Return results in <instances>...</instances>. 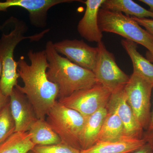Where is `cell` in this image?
<instances>
[{"label": "cell", "instance_id": "2e32d148", "mask_svg": "<svg viewBox=\"0 0 153 153\" xmlns=\"http://www.w3.org/2000/svg\"><path fill=\"white\" fill-rule=\"evenodd\" d=\"M121 44L131 59L133 66V73L138 74L153 85V63L138 52L136 43L123 39Z\"/></svg>", "mask_w": 153, "mask_h": 153}, {"label": "cell", "instance_id": "e0dca14e", "mask_svg": "<svg viewBox=\"0 0 153 153\" xmlns=\"http://www.w3.org/2000/svg\"><path fill=\"white\" fill-rule=\"evenodd\" d=\"M126 139L128 138L126 137L124 127L119 117L115 112L108 110L97 143L113 142Z\"/></svg>", "mask_w": 153, "mask_h": 153}, {"label": "cell", "instance_id": "7402d4cb", "mask_svg": "<svg viewBox=\"0 0 153 153\" xmlns=\"http://www.w3.org/2000/svg\"><path fill=\"white\" fill-rule=\"evenodd\" d=\"M33 153H80V151L61 143L50 146H36L31 151Z\"/></svg>", "mask_w": 153, "mask_h": 153}, {"label": "cell", "instance_id": "3957f363", "mask_svg": "<svg viewBox=\"0 0 153 153\" xmlns=\"http://www.w3.org/2000/svg\"><path fill=\"white\" fill-rule=\"evenodd\" d=\"M9 20L13 25V28L8 34L3 33L0 38V57L2 63L0 88L4 94L8 97L18 85L19 77L18 63L14 58L16 47L24 40H29L31 42L40 41L50 31L48 29L38 34L26 36L25 35L28 27L25 22L13 17Z\"/></svg>", "mask_w": 153, "mask_h": 153}, {"label": "cell", "instance_id": "ba28073f", "mask_svg": "<svg viewBox=\"0 0 153 153\" xmlns=\"http://www.w3.org/2000/svg\"><path fill=\"white\" fill-rule=\"evenodd\" d=\"M98 53L95 70L97 83L112 93L124 88L130 76L118 66L114 55L106 49L102 41L97 44Z\"/></svg>", "mask_w": 153, "mask_h": 153}, {"label": "cell", "instance_id": "7c38bea8", "mask_svg": "<svg viewBox=\"0 0 153 153\" xmlns=\"http://www.w3.org/2000/svg\"><path fill=\"white\" fill-rule=\"evenodd\" d=\"M11 113L16 123V132H28L38 118L26 96L15 87L10 96Z\"/></svg>", "mask_w": 153, "mask_h": 153}, {"label": "cell", "instance_id": "8fae6325", "mask_svg": "<svg viewBox=\"0 0 153 153\" xmlns=\"http://www.w3.org/2000/svg\"><path fill=\"white\" fill-rule=\"evenodd\" d=\"M106 108L108 110L115 112L119 117L127 138L140 139L143 138L144 130L126 101L124 88L111 93Z\"/></svg>", "mask_w": 153, "mask_h": 153}, {"label": "cell", "instance_id": "9c48e42d", "mask_svg": "<svg viewBox=\"0 0 153 153\" xmlns=\"http://www.w3.org/2000/svg\"><path fill=\"white\" fill-rule=\"evenodd\" d=\"M58 53L76 65L94 71L98 55L97 47H91L83 40L65 39L54 43Z\"/></svg>", "mask_w": 153, "mask_h": 153}, {"label": "cell", "instance_id": "5b68a950", "mask_svg": "<svg viewBox=\"0 0 153 153\" xmlns=\"http://www.w3.org/2000/svg\"><path fill=\"white\" fill-rule=\"evenodd\" d=\"M46 117V120L62 143L81 150L80 140L86 118L57 101L49 110Z\"/></svg>", "mask_w": 153, "mask_h": 153}, {"label": "cell", "instance_id": "d6986e66", "mask_svg": "<svg viewBox=\"0 0 153 153\" xmlns=\"http://www.w3.org/2000/svg\"><path fill=\"white\" fill-rule=\"evenodd\" d=\"M102 8L124 13L139 19H153V12L131 0H105Z\"/></svg>", "mask_w": 153, "mask_h": 153}, {"label": "cell", "instance_id": "603a6c76", "mask_svg": "<svg viewBox=\"0 0 153 153\" xmlns=\"http://www.w3.org/2000/svg\"><path fill=\"white\" fill-rule=\"evenodd\" d=\"M132 17L140 26L144 27L145 30L153 36V19H139L136 17Z\"/></svg>", "mask_w": 153, "mask_h": 153}, {"label": "cell", "instance_id": "f546056e", "mask_svg": "<svg viewBox=\"0 0 153 153\" xmlns=\"http://www.w3.org/2000/svg\"><path fill=\"white\" fill-rule=\"evenodd\" d=\"M2 71V63L0 57V79H1V76Z\"/></svg>", "mask_w": 153, "mask_h": 153}, {"label": "cell", "instance_id": "5bb4252c", "mask_svg": "<svg viewBox=\"0 0 153 153\" xmlns=\"http://www.w3.org/2000/svg\"><path fill=\"white\" fill-rule=\"evenodd\" d=\"M147 142L144 137L140 139H126L113 142H99L80 153H132Z\"/></svg>", "mask_w": 153, "mask_h": 153}, {"label": "cell", "instance_id": "4316f807", "mask_svg": "<svg viewBox=\"0 0 153 153\" xmlns=\"http://www.w3.org/2000/svg\"><path fill=\"white\" fill-rule=\"evenodd\" d=\"M139 1L147 5L149 7V10L153 12V0H140Z\"/></svg>", "mask_w": 153, "mask_h": 153}, {"label": "cell", "instance_id": "83f0119b", "mask_svg": "<svg viewBox=\"0 0 153 153\" xmlns=\"http://www.w3.org/2000/svg\"><path fill=\"white\" fill-rule=\"evenodd\" d=\"M146 132H153V108L152 111L151 113V119L149 125V128H148Z\"/></svg>", "mask_w": 153, "mask_h": 153}, {"label": "cell", "instance_id": "4fadbf2b", "mask_svg": "<svg viewBox=\"0 0 153 153\" xmlns=\"http://www.w3.org/2000/svg\"><path fill=\"white\" fill-rule=\"evenodd\" d=\"M105 0H87L85 13L77 25L80 36L89 42L98 44L102 41V33L98 25V13Z\"/></svg>", "mask_w": 153, "mask_h": 153}, {"label": "cell", "instance_id": "f1b7e54d", "mask_svg": "<svg viewBox=\"0 0 153 153\" xmlns=\"http://www.w3.org/2000/svg\"><path fill=\"white\" fill-rule=\"evenodd\" d=\"M147 59L149 60L152 63H153V52H151L147 51L146 53Z\"/></svg>", "mask_w": 153, "mask_h": 153}, {"label": "cell", "instance_id": "d4e9b609", "mask_svg": "<svg viewBox=\"0 0 153 153\" xmlns=\"http://www.w3.org/2000/svg\"><path fill=\"white\" fill-rule=\"evenodd\" d=\"M132 153H152V149L150 145L147 142L142 147Z\"/></svg>", "mask_w": 153, "mask_h": 153}, {"label": "cell", "instance_id": "ac0fdd59", "mask_svg": "<svg viewBox=\"0 0 153 153\" xmlns=\"http://www.w3.org/2000/svg\"><path fill=\"white\" fill-rule=\"evenodd\" d=\"M35 146L57 144L62 141L46 120L37 119L28 131Z\"/></svg>", "mask_w": 153, "mask_h": 153}, {"label": "cell", "instance_id": "ffe728a7", "mask_svg": "<svg viewBox=\"0 0 153 153\" xmlns=\"http://www.w3.org/2000/svg\"><path fill=\"white\" fill-rule=\"evenodd\" d=\"M35 146L28 132H16L0 146V153H28Z\"/></svg>", "mask_w": 153, "mask_h": 153}, {"label": "cell", "instance_id": "52a82bcc", "mask_svg": "<svg viewBox=\"0 0 153 153\" xmlns=\"http://www.w3.org/2000/svg\"><path fill=\"white\" fill-rule=\"evenodd\" d=\"M111 92L100 83L74 92L67 97L59 99L58 102L74 110L86 118L102 108L106 107Z\"/></svg>", "mask_w": 153, "mask_h": 153}, {"label": "cell", "instance_id": "277c9868", "mask_svg": "<svg viewBox=\"0 0 153 153\" xmlns=\"http://www.w3.org/2000/svg\"><path fill=\"white\" fill-rule=\"evenodd\" d=\"M98 25L102 32L114 33L146 47L153 52V36L132 17L120 12L100 8Z\"/></svg>", "mask_w": 153, "mask_h": 153}, {"label": "cell", "instance_id": "484cf974", "mask_svg": "<svg viewBox=\"0 0 153 153\" xmlns=\"http://www.w3.org/2000/svg\"><path fill=\"white\" fill-rule=\"evenodd\" d=\"M143 137L146 140L147 142L150 145L152 153H153V132H146L144 134Z\"/></svg>", "mask_w": 153, "mask_h": 153}, {"label": "cell", "instance_id": "4dcf8cb0", "mask_svg": "<svg viewBox=\"0 0 153 153\" xmlns=\"http://www.w3.org/2000/svg\"><path fill=\"white\" fill-rule=\"evenodd\" d=\"M3 25H0V30H1L3 29Z\"/></svg>", "mask_w": 153, "mask_h": 153}, {"label": "cell", "instance_id": "44dd1931", "mask_svg": "<svg viewBox=\"0 0 153 153\" xmlns=\"http://www.w3.org/2000/svg\"><path fill=\"white\" fill-rule=\"evenodd\" d=\"M16 123L10 102L0 111V146L15 132Z\"/></svg>", "mask_w": 153, "mask_h": 153}, {"label": "cell", "instance_id": "7a4b0ae2", "mask_svg": "<svg viewBox=\"0 0 153 153\" xmlns=\"http://www.w3.org/2000/svg\"><path fill=\"white\" fill-rule=\"evenodd\" d=\"M45 50L49 63L47 77L58 87V98L67 97L97 83L93 71L80 67L61 56L56 51L52 41L47 42Z\"/></svg>", "mask_w": 153, "mask_h": 153}, {"label": "cell", "instance_id": "30bf717a", "mask_svg": "<svg viewBox=\"0 0 153 153\" xmlns=\"http://www.w3.org/2000/svg\"><path fill=\"white\" fill-rule=\"evenodd\" d=\"M82 1L75 0H7L0 2V11L6 12L12 7H19L29 13L30 24L37 28H44L47 25L48 12L52 7L60 4Z\"/></svg>", "mask_w": 153, "mask_h": 153}, {"label": "cell", "instance_id": "cb8c5ba5", "mask_svg": "<svg viewBox=\"0 0 153 153\" xmlns=\"http://www.w3.org/2000/svg\"><path fill=\"white\" fill-rule=\"evenodd\" d=\"M10 97L4 94L0 88V111L10 102Z\"/></svg>", "mask_w": 153, "mask_h": 153}, {"label": "cell", "instance_id": "9a60e30c", "mask_svg": "<svg viewBox=\"0 0 153 153\" xmlns=\"http://www.w3.org/2000/svg\"><path fill=\"white\" fill-rule=\"evenodd\" d=\"M107 114L106 106L104 107L86 118L80 140L81 150L87 149L96 143Z\"/></svg>", "mask_w": 153, "mask_h": 153}, {"label": "cell", "instance_id": "8992f818", "mask_svg": "<svg viewBox=\"0 0 153 153\" xmlns=\"http://www.w3.org/2000/svg\"><path fill=\"white\" fill-rule=\"evenodd\" d=\"M153 88L152 83L134 73L124 87L126 101L144 130H147L150 122Z\"/></svg>", "mask_w": 153, "mask_h": 153}, {"label": "cell", "instance_id": "1f68e13d", "mask_svg": "<svg viewBox=\"0 0 153 153\" xmlns=\"http://www.w3.org/2000/svg\"><path fill=\"white\" fill-rule=\"evenodd\" d=\"M28 153H33V152H32V151H30V152H28Z\"/></svg>", "mask_w": 153, "mask_h": 153}, {"label": "cell", "instance_id": "6da1fadb", "mask_svg": "<svg viewBox=\"0 0 153 153\" xmlns=\"http://www.w3.org/2000/svg\"><path fill=\"white\" fill-rule=\"evenodd\" d=\"M27 56L30 64L22 56L17 62V71L24 85L18 84L15 87L26 96L37 118L45 120L49 110L57 101L59 89L47 77L49 63L45 50L36 52L30 49Z\"/></svg>", "mask_w": 153, "mask_h": 153}]
</instances>
